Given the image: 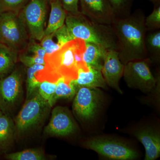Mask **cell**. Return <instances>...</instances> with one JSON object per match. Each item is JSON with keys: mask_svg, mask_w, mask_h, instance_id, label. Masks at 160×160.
Segmentation results:
<instances>
[{"mask_svg": "<svg viewBox=\"0 0 160 160\" xmlns=\"http://www.w3.org/2000/svg\"><path fill=\"white\" fill-rule=\"evenodd\" d=\"M146 16L141 9L128 16L116 18L112 24L117 38L119 57L124 65L131 61L148 59L145 46Z\"/></svg>", "mask_w": 160, "mask_h": 160, "instance_id": "obj_1", "label": "cell"}, {"mask_svg": "<svg viewBox=\"0 0 160 160\" xmlns=\"http://www.w3.org/2000/svg\"><path fill=\"white\" fill-rule=\"evenodd\" d=\"M85 48V41L74 39L64 44L55 52L46 55L45 67L37 73L38 79L40 82L48 81L55 82L61 78L75 80L80 69H89L83 60Z\"/></svg>", "mask_w": 160, "mask_h": 160, "instance_id": "obj_2", "label": "cell"}, {"mask_svg": "<svg viewBox=\"0 0 160 160\" xmlns=\"http://www.w3.org/2000/svg\"><path fill=\"white\" fill-rule=\"evenodd\" d=\"M65 24L73 39H79L117 51V38L112 25L92 22L81 12L78 14L67 13Z\"/></svg>", "mask_w": 160, "mask_h": 160, "instance_id": "obj_3", "label": "cell"}, {"mask_svg": "<svg viewBox=\"0 0 160 160\" xmlns=\"http://www.w3.org/2000/svg\"><path fill=\"white\" fill-rule=\"evenodd\" d=\"M19 12L0 13V42L18 52L26 48L29 40L26 26Z\"/></svg>", "mask_w": 160, "mask_h": 160, "instance_id": "obj_4", "label": "cell"}, {"mask_svg": "<svg viewBox=\"0 0 160 160\" xmlns=\"http://www.w3.org/2000/svg\"><path fill=\"white\" fill-rule=\"evenodd\" d=\"M51 107L38 92H35L27 99L16 118V129L20 132H26L31 129L41 122Z\"/></svg>", "mask_w": 160, "mask_h": 160, "instance_id": "obj_5", "label": "cell"}, {"mask_svg": "<svg viewBox=\"0 0 160 160\" xmlns=\"http://www.w3.org/2000/svg\"><path fill=\"white\" fill-rule=\"evenodd\" d=\"M149 61L136 60L125 65L123 76L129 88L139 89L144 93L151 92L156 89L158 78H156L150 71Z\"/></svg>", "mask_w": 160, "mask_h": 160, "instance_id": "obj_6", "label": "cell"}, {"mask_svg": "<svg viewBox=\"0 0 160 160\" xmlns=\"http://www.w3.org/2000/svg\"><path fill=\"white\" fill-rule=\"evenodd\" d=\"M85 146L109 159L133 160L138 157L137 152L126 143L112 138H91L86 141Z\"/></svg>", "mask_w": 160, "mask_h": 160, "instance_id": "obj_7", "label": "cell"}, {"mask_svg": "<svg viewBox=\"0 0 160 160\" xmlns=\"http://www.w3.org/2000/svg\"><path fill=\"white\" fill-rule=\"evenodd\" d=\"M46 3L45 0H30L19 12L30 39L40 42L45 35Z\"/></svg>", "mask_w": 160, "mask_h": 160, "instance_id": "obj_8", "label": "cell"}, {"mask_svg": "<svg viewBox=\"0 0 160 160\" xmlns=\"http://www.w3.org/2000/svg\"><path fill=\"white\" fill-rule=\"evenodd\" d=\"M22 77L21 70L13 69L9 74L0 78V109L9 115L21 97Z\"/></svg>", "mask_w": 160, "mask_h": 160, "instance_id": "obj_9", "label": "cell"}, {"mask_svg": "<svg viewBox=\"0 0 160 160\" xmlns=\"http://www.w3.org/2000/svg\"><path fill=\"white\" fill-rule=\"evenodd\" d=\"M102 98V92L98 88L82 87L78 89L74 96L72 109L75 114L84 120L94 116Z\"/></svg>", "mask_w": 160, "mask_h": 160, "instance_id": "obj_10", "label": "cell"}, {"mask_svg": "<svg viewBox=\"0 0 160 160\" xmlns=\"http://www.w3.org/2000/svg\"><path fill=\"white\" fill-rule=\"evenodd\" d=\"M81 13L92 22L111 25L117 18L108 0H79Z\"/></svg>", "mask_w": 160, "mask_h": 160, "instance_id": "obj_11", "label": "cell"}, {"mask_svg": "<svg viewBox=\"0 0 160 160\" xmlns=\"http://www.w3.org/2000/svg\"><path fill=\"white\" fill-rule=\"evenodd\" d=\"M76 126L67 108L57 106L52 111L51 117L45 129V133L52 136L64 137L74 133Z\"/></svg>", "mask_w": 160, "mask_h": 160, "instance_id": "obj_12", "label": "cell"}, {"mask_svg": "<svg viewBox=\"0 0 160 160\" xmlns=\"http://www.w3.org/2000/svg\"><path fill=\"white\" fill-rule=\"evenodd\" d=\"M124 66L119 57L118 52L115 49H107L101 72L106 84L121 94L119 82L123 76Z\"/></svg>", "mask_w": 160, "mask_h": 160, "instance_id": "obj_13", "label": "cell"}, {"mask_svg": "<svg viewBox=\"0 0 160 160\" xmlns=\"http://www.w3.org/2000/svg\"><path fill=\"white\" fill-rule=\"evenodd\" d=\"M135 136L146 150L145 160H155L160 155V135L158 130L146 128L136 132Z\"/></svg>", "mask_w": 160, "mask_h": 160, "instance_id": "obj_14", "label": "cell"}, {"mask_svg": "<svg viewBox=\"0 0 160 160\" xmlns=\"http://www.w3.org/2000/svg\"><path fill=\"white\" fill-rule=\"evenodd\" d=\"M89 69L88 70L80 69L77 78L72 80L77 90L82 87L106 89L107 85L101 70L93 68Z\"/></svg>", "mask_w": 160, "mask_h": 160, "instance_id": "obj_15", "label": "cell"}, {"mask_svg": "<svg viewBox=\"0 0 160 160\" xmlns=\"http://www.w3.org/2000/svg\"><path fill=\"white\" fill-rule=\"evenodd\" d=\"M73 40L65 24L61 28L47 35L44 36L40 44L46 55L51 54L59 49L66 43Z\"/></svg>", "mask_w": 160, "mask_h": 160, "instance_id": "obj_16", "label": "cell"}, {"mask_svg": "<svg viewBox=\"0 0 160 160\" xmlns=\"http://www.w3.org/2000/svg\"><path fill=\"white\" fill-rule=\"evenodd\" d=\"M107 49L97 44L86 42V48L83 53V60L86 66L101 70Z\"/></svg>", "mask_w": 160, "mask_h": 160, "instance_id": "obj_17", "label": "cell"}, {"mask_svg": "<svg viewBox=\"0 0 160 160\" xmlns=\"http://www.w3.org/2000/svg\"><path fill=\"white\" fill-rule=\"evenodd\" d=\"M51 10L48 25L45 30L47 35L59 29L65 24L67 12L63 9L60 0H50Z\"/></svg>", "mask_w": 160, "mask_h": 160, "instance_id": "obj_18", "label": "cell"}, {"mask_svg": "<svg viewBox=\"0 0 160 160\" xmlns=\"http://www.w3.org/2000/svg\"><path fill=\"white\" fill-rule=\"evenodd\" d=\"M15 126L8 115L3 114L0 118V153L5 152L13 139Z\"/></svg>", "mask_w": 160, "mask_h": 160, "instance_id": "obj_19", "label": "cell"}, {"mask_svg": "<svg viewBox=\"0 0 160 160\" xmlns=\"http://www.w3.org/2000/svg\"><path fill=\"white\" fill-rule=\"evenodd\" d=\"M18 59V52L2 45L0 46V78L13 71Z\"/></svg>", "mask_w": 160, "mask_h": 160, "instance_id": "obj_20", "label": "cell"}, {"mask_svg": "<svg viewBox=\"0 0 160 160\" xmlns=\"http://www.w3.org/2000/svg\"><path fill=\"white\" fill-rule=\"evenodd\" d=\"M145 46L149 62L158 64L160 62V30L146 33Z\"/></svg>", "mask_w": 160, "mask_h": 160, "instance_id": "obj_21", "label": "cell"}, {"mask_svg": "<svg viewBox=\"0 0 160 160\" xmlns=\"http://www.w3.org/2000/svg\"><path fill=\"white\" fill-rule=\"evenodd\" d=\"M77 90L72 80L64 78H60L56 82V88L52 106H53L57 100L60 99H71L74 97Z\"/></svg>", "mask_w": 160, "mask_h": 160, "instance_id": "obj_22", "label": "cell"}, {"mask_svg": "<svg viewBox=\"0 0 160 160\" xmlns=\"http://www.w3.org/2000/svg\"><path fill=\"white\" fill-rule=\"evenodd\" d=\"M45 65L35 64L27 68V78H26V89H27V98L30 97L37 90L40 82L37 78L38 72L42 70Z\"/></svg>", "mask_w": 160, "mask_h": 160, "instance_id": "obj_23", "label": "cell"}, {"mask_svg": "<svg viewBox=\"0 0 160 160\" xmlns=\"http://www.w3.org/2000/svg\"><path fill=\"white\" fill-rule=\"evenodd\" d=\"M5 158L9 160H45L46 155L40 149H27L18 152L5 155Z\"/></svg>", "mask_w": 160, "mask_h": 160, "instance_id": "obj_24", "label": "cell"}, {"mask_svg": "<svg viewBox=\"0 0 160 160\" xmlns=\"http://www.w3.org/2000/svg\"><path fill=\"white\" fill-rule=\"evenodd\" d=\"M134 0H108L117 18H123L131 13Z\"/></svg>", "mask_w": 160, "mask_h": 160, "instance_id": "obj_25", "label": "cell"}, {"mask_svg": "<svg viewBox=\"0 0 160 160\" xmlns=\"http://www.w3.org/2000/svg\"><path fill=\"white\" fill-rule=\"evenodd\" d=\"M56 88V82L48 81L40 82L38 88V92L42 98L49 102L52 106V102Z\"/></svg>", "mask_w": 160, "mask_h": 160, "instance_id": "obj_26", "label": "cell"}, {"mask_svg": "<svg viewBox=\"0 0 160 160\" xmlns=\"http://www.w3.org/2000/svg\"><path fill=\"white\" fill-rule=\"evenodd\" d=\"M151 14L145 19V26L147 31H153L160 29V4L154 5Z\"/></svg>", "mask_w": 160, "mask_h": 160, "instance_id": "obj_27", "label": "cell"}, {"mask_svg": "<svg viewBox=\"0 0 160 160\" xmlns=\"http://www.w3.org/2000/svg\"><path fill=\"white\" fill-rule=\"evenodd\" d=\"M27 0H0V12L5 11L19 12Z\"/></svg>", "mask_w": 160, "mask_h": 160, "instance_id": "obj_28", "label": "cell"}, {"mask_svg": "<svg viewBox=\"0 0 160 160\" xmlns=\"http://www.w3.org/2000/svg\"><path fill=\"white\" fill-rule=\"evenodd\" d=\"M18 59L23 65L27 67L35 64L45 65V61L44 58L34 55L22 53L19 56L18 55Z\"/></svg>", "mask_w": 160, "mask_h": 160, "instance_id": "obj_29", "label": "cell"}, {"mask_svg": "<svg viewBox=\"0 0 160 160\" xmlns=\"http://www.w3.org/2000/svg\"><path fill=\"white\" fill-rule=\"evenodd\" d=\"M30 42H28L27 46V52L30 54L38 56L40 57L45 58L46 52L40 43L35 42V40L30 39Z\"/></svg>", "mask_w": 160, "mask_h": 160, "instance_id": "obj_30", "label": "cell"}, {"mask_svg": "<svg viewBox=\"0 0 160 160\" xmlns=\"http://www.w3.org/2000/svg\"><path fill=\"white\" fill-rule=\"evenodd\" d=\"M63 9L68 13L78 14L79 11L78 3L79 0H60Z\"/></svg>", "mask_w": 160, "mask_h": 160, "instance_id": "obj_31", "label": "cell"}, {"mask_svg": "<svg viewBox=\"0 0 160 160\" xmlns=\"http://www.w3.org/2000/svg\"><path fill=\"white\" fill-rule=\"evenodd\" d=\"M149 1L153 3L154 5L160 4V0H149Z\"/></svg>", "mask_w": 160, "mask_h": 160, "instance_id": "obj_32", "label": "cell"}, {"mask_svg": "<svg viewBox=\"0 0 160 160\" xmlns=\"http://www.w3.org/2000/svg\"><path fill=\"white\" fill-rule=\"evenodd\" d=\"M3 114L2 112V110H1V109H0V118H1V117L2 116V115Z\"/></svg>", "mask_w": 160, "mask_h": 160, "instance_id": "obj_33", "label": "cell"}, {"mask_svg": "<svg viewBox=\"0 0 160 160\" xmlns=\"http://www.w3.org/2000/svg\"><path fill=\"white\" fill-rule=\"evenodd\" d=\"M3 44H2V43L1 42H0V46H2V45Z\"/></svg>", "mask_w": 160, "mask_h": 160, "instance_id": "obj_34", "label": "cell"}, {"mask_svg": "<svg viewBox=\"0 0 160 160\" xmlns=\"http://www.w3.org/2000/svg\"><path fill=\"white\" fill-rule=\"evenodd\" d=\"M45 1H46V2H47V0H45Z\"/></svg>", "mask_w": 160, "mask_h": 160, "instance_id": "obj_35", "label": "cell"}, {"mask_svg": "<svg viewBox=\"0 0 160 160\" xmlns=\"http://www.w3.org/2000/svg\"><path fill=\"white\" fill-rule=\"evenodd\" d=\"M0 13H1V12H0Z\"/></svg>", "mask_w": 160, "mask_h": 160, "instance_id": "obj_36", "label": "cell"}]
</instances>
